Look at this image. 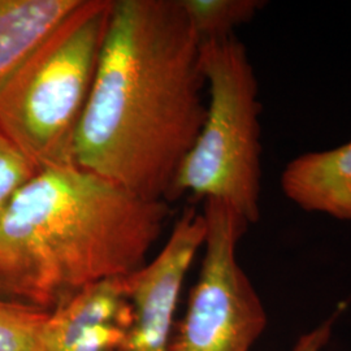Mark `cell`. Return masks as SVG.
<instances>
[{
  "label": "cell",
  "instance_id": "6da1fadb",
  "mask_svg": "<svg viewBox=\"0 0 351 351\" xmlns=\"http://www.w3.org/2000/svg\"><path fill=\"white\" fill-rule=\"evenodd\" d=\"M201 43L180 0H112L77 130V167L147 201L169 202L201 132Z\"/></svg>",
  "mask_w": 351,
  "mask_h": 351
},
{
  "label": "cell",
  "instance_id": "7a4b0ae2",
  "mask_svg": "<svg viewBox=\"0 0 351 351\" xmlns=\"http://www.w3.org/2000/svg\"><path fill=\"white\" fill-rule=\"evenodd\" d=\"M169 215L77 165L40 169L0 213V298L53 313L147 262Z\"/></svg>",
  "mask_w": 351,
  "mask_h": 351
},
{
  "label": "cell",
  "instance_id": "3957f363",
  "mask_svg": "<svg viewBox=\"0 0 351 351\" xmlns=\"http://www.w3.org/2000/svg\"><path fill=\"white\" fill-rule=\"evenodd\" d=\"M112 0H80L0 90V132L40 169L75 165Z\"/></svg>",
  "mask_w": 351,
  "mask_h": 351
},
{
  "label": "cell",
  "instance_id": "277c9868",
  "mask_svg": "<svg viewBox=\"0 0 351 351\" xmlns=\"http://www.w3.org/2000/svg\"><path fill=\"white\" fill-rule=\"evenodd\" d=\"M201 71L208 88L206 116L177 172L172 199L190 193L221 202L252 226L261 217L262 194L258 80L234 36L202 43Z\"/></svg>",
  "mask_w": 351,
  "mask_h": 351
},
{
  "label": "cell",
  "instance_id": "5b68a950",
  "mask_svg": "<svg viewBox=\"0 0 351 351\" xmlns=\"http://www.w3.org/2000/svg\"><path fill=\"white\" fill-rule=\"evenodd\" d=\"M203 215L201 272L168 351H250L267 326L262 301L237 261L250 226L221 202H204Z\"/></svg>",
  "mask_w": 351,
  "mask_h": 351
},
{
  "label": "cell",
  "instance_id": "8992f818",
  "mask_svg": "<svg viewBox=\"0 0 351 351\" xmlns=\"http://www.w3.org/2000/svg\"><path fill=\"white\" fill-rule=\"evenodd\" d=\"M206 232L203 213L189 207L176 221L159 254L125 276L132 322L116 351H168L182 284L204 245Z\"/></svg>",
  "mask_w": 351,
  "mask_h": 351
},
{
  "label": "cell",
  "instance_id": "52a82bcc",
  "mask_svg": "<svg viewBox=\"0 0 351 351\" xmlns=\"http://www.w3.org/2000/svg\"><path fill=\"white\" fill-rule=\"evenodd\" d=\"M130 322L125 276L108 278L50 313L36 351H116Z\"/></svg>",
  "mask_w": 351,
  "mask_h": 351
},
{
  "label": "cell",
  "instance_id": "ba28073f",
  "mask_svg": "<svg viewBox=\"0 0 351 351\" xmlns=\"http://www.w3.org/2000/svg\"><path fill=\"white\" fill-rule=\"evenodd\" d=\"M281 188L302 210L351 223V139L336 149L306 152L289 162Z\"/></svg>",
  "mask_w": 351,
  "mask_h": 351
},
{
  "label": "cell",
  "instance_id": "9c48e42d",
  "mask_svg": "<svg viewBox=\"0 0 351 351\" xmlns=\"http://www.w3.org/2000/svg\"><path fill=\"white\" fill-rule=\"evenodd\" d=\"M80 0H0V90Z\"/></svg>",
  "mask_w": 351,
  "mask_h": 351
},
{
  "label": "cell",
  "instance_id": "30bf717a",
  "mask_svg": "<svg viewBox=\"0 0 351 351\" xmlns=\"http://www.w3.org/2000/svg\"><path fill=\"white\" fill-rule=\"evenodd\" d=\"M199 43L233 37L234 29L263 8L259 0H180Z\"/></svg>",
  "mask_w": 351,
  "mask_h": 351
},
{
  "label": "cell",
  "instance_id": "8fae6325",
  "mask_svg": "<svg viewBox=\"0 0 351 351\" xmlns=\"http://www.w3.org/2000/svg\"><path fill=\"white\" fill-rule=\"evenodd\" d=\"M50 313L0 298V351H36Z\"/></svg>",
  "mask_w": 351,
  "mask_h": 351
},
{
  "label": "cell",
  "instance_id": "7c38bea8",
  "mask_svg": "<svg viewBox=\"0 0 351 351\" xmlns=\"http://www.w3.org/2000/svg\"><path fill=\"white\" fill-rule=\"evenodd\" d=\"M38 168L0 132V213Z\"/></svg>",
  "mask_w": 351,
  "mask_h": 351
},
{
  "label": "cell",
  "instance_id": "4fadbf2b",
  "mask_svg": "<svg viewBox=\"0 0 351 351\" xmlns=\"http://www.w3.org/2000/svg\"><path fill=\"white\" fill-rule=\"evenodd\" d=\"M339 313L333 315L332 317H328L326 322H323L317 328H315L314 330L306 333L304 336H302L300 341L297 342V345L294 346V349L291 351H322L323 348L328 343V341L330 339L332 335V329L335 326V322L339 316Z\"/></svg>",
  "mask_w": 351,
  "mask_h": 351
}]
</instances>
